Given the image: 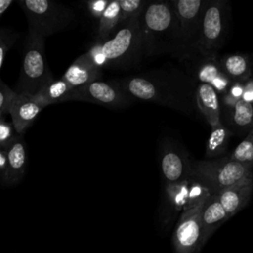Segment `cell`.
I'll use <instances>...</instances> for the list:
<instances>
[{
    "mask_svg": "<svg viewBox=\"0 0 253 253\" xmlns=\"http://www.w3.org/2000/svg\"><path fill=\"white\" fill-rule=\"evenodd\" d=\"M135 101L170 108L189 117H200L196 103L197 82L183 69L165 65L115 79Z\"/></svg>",
    "mask_w": 253,
    "mask_h": 253,
    "instance_id": "obj_1",
    "label": "cell"
},
{
    "mask_svg": "<svg viewBox=\"0 0 253 253\" xmlns=\"http://www.w3.org/2000/svg\"><path fill=\"white\" fill-rule=\"evenodd\" d=\"M144 57L170 54L178 60L183 50L170 1H147L139 17Z\"/></svg>",
    "mask_w": 253,
    "mask_h": 253,
    "instance_id": "obj_2",
    "label": "cell"
},
{
    "mask_svg": "<svg viewBox=\"0 0 253 253\" xmlns=\"http://www.w3.org/2000/svg\"><path fill=\"white\" fill-rule=\"evenodd\" d=\"M106 61V68H132L144 57L139 18L118 28L104 42H95Z\"/></svg>",
    "mask_w": 253,
    "mask_h": 253,
    "instance_id": "obj_3",
    "label": "cell"
},
{
    "mask_svg": "<svg viewBox=\"0 0 253 253\" xmlns=\"http://www.w3.org/2000/svg\"><path fill=\"white\" fill-rule=\"evenodd\" d=\"M44 40V37L28 31L22 69L14 89L15 93L35 95L43 85L53 79L45 56Z\"/></svg>",
    "mask_w": 253,
    "mask_h": 253,
    "instance_id": "obj_4",
    "label": "cell"
},
{
    "mask_svg": "<svg viewBox=\"0 0 253 253\" xmlns=\"http://www.w3.org/2000/svg\"><path fill=\"white\" fill-rule=\"evenodd\" d=\"M26 15L28 31L44 38L66 29L75 20L69 7L50 0H23L18 2Z\"/></svg>",
    "mask_w": 253,
    "mask_h": 253,
    "instance_id": "obj_5",
    "label": "cell"
},
{
    "mask_svg": "<svg viewBox=\"0 0 253 253\" xmlns=\"http://www.w3.org/2000/svg\"><path fill=\"white\" fill-rule=\"evenodd\" d=\"M230 10V3L227 0H210L193 52L205 56L218 55L228 34Z\"/></svg>",
    "mask_w": 253,
    "mask_h": 253,
    "instance_id": "obj_6",
    "label": "cell"
},
{
    "mask_svg": "<svg viewBox=\"0 0 253 253\" xmlns=\"http://www.w3.org/2000/svg\"><path fill=\"white\" fill-rule=\"evenodd\" d=\"M251 170L252 167L232 160L229 154L215 159L192 161V176L212 194L235 184Z\"/></svg>",
    "mask_w": 253,
    "mask_h": 253,
    "instance_id": "obj_7",
    "label": "cell"
},
{
    "mask_svg": "<svg viewBox=\"0 0 253 253\" xmlns=\"http://www.w3.org/2000/svg\"><path fill=\"white\" fill-rule=\"evenodd\" d=\"M170 2L175 13L183 50L179 59L181 60L194 51L200 36L203 16L210 0H170Z\"/></svg>",
    "mask_w": 253,
    "mask_h": 253,
    "instance_id": "obj_8",
    "label": "cell"
},
{
    "mask_svg": "<svg viewBox=\"0 0 253 253\" xmlns=\"http://www.w3.org/2000/svg\"><path fill=\"white\" fill-rule=\"evenodd\" d=\"M219 55H201L191 52L179 62L183 70L197 83L212 86L219 96L223 95L232 81L222 72L219 65Z\"/></svg>",
    "mask_w": 253,
    "mask_h": 253,
    "instance_id": "obj_9",
    "label": "cell"
},
{
    "mask_svg": "<svg viewBox=\"0 0 253 253\" xmlns=\"http://www.w3.org/2000/svg\"><path fill=\"white\" fill-rule=\"evenodd\" d=\"M75 101L97 104L113 110H124L131 106L135 99L114 79L96 80L75 89Z\"/></svg>",
    "mask_w": 253,
    "mask_h": 253,
    "instance_id": "obj_10",
    "label": "cell"
},
{
    "mask_svg": "<svg viewBox=\"0 0 253 253\" xmlns=\"http://www.w3.org/2000/svg\"><path fill=\"white\" fill-rule=\"evenodd\" d=\"M192 161L187 149L171 138L160 143L159 166L162 184L180 183L192 177Z\"/></svg>",
    "mask_w": 253,
    "mask_h": 253,
    "instance_id": "obj_11",
    "label": "cell"
},
{
    "mask_svg": "<svg viewBox=\"0 0 253 253\" xmlns=\"http://www.w3.org/2000/svg\"><path fill=\"white\" fill-rule=\"evenodd\" d=\"M202 207L184 211L180 214L172 235L175 253H198L206 244L201 223Z\"/></svg>",
    "mask_w": 253,
    "mask_h": 253,
    "instance_id": "obj_12",
    "label": "cell"
},
{
    "mask_svg": "<svg viewBox=\"0 0 253 253\" xmlns=\"http://www.w3.org/2000/svg\"><path fill=\"white\" fill-rule=\"evenodd\" d=\"M193 177L173 184H162L159 221L161 226L168 227L175 218L185 211L189 202Z\"/></svg>",
    "mask_w": 253,
    "mask_h": 253,
    "instance_id": "obj_13",
    "label": "cell"
},
{
    "mask_svg": "<svg viewBox=\"0 0 253 253\" xmlns=\"http://www.w3.org/2000/svg\"><path fill=\"white\" fill-rule=\"evenodd\" d=\"M45 107L34 95L15 93L9 107V114L16 133L23 134Z\"/></svg>",
    "mask_w": 253,
    "mask_h": 253,
    "instance_id": "obj_14",
    "label": "cell"
},
{
    "mask_svg": "<svg viewBox=\"0 0 253 253\" xmlns=\"http://www.w3.org/2000/svg\"><path fill=\"white\" fill-rule=\"evenodd\" d=\"M253 194V170L249 171L235 184L221 190L216 195L228 218L243 210Z\"/></svg>",
    "mask_w": 253,
    "mask_h": 253,
    "instance_id": "obj_15",
    "label": "cell"
},
{
    "mask_svg": "<svg viewBox=\"0 0 253 253\" xmlns=\"http://www.w3.org/2000/svg\"><path fill=\"white\" fill-rule=\"evenodd\" d=\"M6 151L7 170L2 183L7 186H14L22 181L27 167V146L23 134L17 133Z\"/></svg>",
    "mask_w": 253,
    "mask_h": 253,
    "instance_id": "obj_16",
    "label": "cell"
},
{
    "mask_svg": "<svg viewBox=\"0 0 253 253\" xmlns=\"http://www.w3.org/2000/svg\"><path fill=\"white\" fill-rule=\"evenodd\" d=\"M221 122L234 135L244 137L253 129V103L240 100L230 108H221Z\"/></svg>",
    "mask_w": 253,
    "mask_h": 253,
    "instance_id": "obj_17",
    "label": "cell"
},
{
    "mask_svg": "<svg viewBox=\"0 0 253 253\" xmlns=\"http://www.w3.org/2000/svg\"><path fill=\"white\" fill-rule=\"evenodd\" d=\"M196 103L200 115L211 126L221 123V103L216 90L204 83H198L196 89Z\"/></svg>",
    "mask_w": 253,
    "mask_h": 253,
    "instance_id": "obj_18",
    "label": "cell"
},
{
    "mask_svg": "<svg viewBox=\"0 0 253 253\" xmlns=\"http://www.w3.org/2000/svg\"><path fill=\"white\" fill-rule=\"evenodd\" d=\"M102 74V69L95 66L87 55L83 53L69 65L61 76V79L74 89H77L96 80H100Z\"/></svg>",
    "mask_w": 253,
    "mask_h": 253,
    "instance_id": "obj_19",
    "label": "cell"
},
{
    "mask_svg": "<svg viewBox=\"0 0 253 253\" xmlns=\"http://www.w3.org/2000/svg\"><path fill=\"white\" fill-rule=\"evenodd\" d=\"M228 218L225 210L223 209L216 194L211 195L202 207L201 223L204 233L205 243L221 226Z\"/></svg>",
    "mask_w": 253,
    "mask_h": 253,
    "instance_id": "obj_20",
    "label": "cell"
},
{
    "mask_svg": "<svg viewBox=\"0 0 253 253\" xmlns=\"http://www.w3.org/2000/svg\"><path fill=\"white\" fill-rule=\"evenodd\" d=\"M222 72L232 82H243L253 75V63L248 54L235 52L219 55Z\"/></svg>",
    "mask_w": 253,
    "mask_h": 253,
    "instance_id": "obj_21",
    "label": "cell"
},
{
    "mask_svg": "<svg viewBox=\"0 0 253 253\" xmlns=\"http://www.w3.org/2000/svg\"><path fill=\"white\" fill-rule=\"evenodd\" d=\"M34 96H36L45 106L75 101V89L63 79H52L43 85Z\"/></svg>",
    "mask_w": 253,
    "mask_h": 253,
    "instance_id": "obj_22",
    "label": "cell"
},
{
    "mask_svg": "<svg viewBox=\"0 0 253 253\" xmlns=\"http://www.w3.org/2000/svg\"><path fill=\"white\" fill-rule=\"evenodd\" d=\"M232 135H234L232 131L222 122L211 127V132L205 145L206 159H215L224 156Z\"/></svg>",
    "mask_w": 253,
    "mask_h": 253,
    "instance_id": "obj_23",
    "label": "cell"
},
{
    "mask_svg": "<svg viewBox=\"0 0 253 253\" xmlns=\"http://www.w3.org/2000/svg\"><path fill=\"white\" fill-rule=\"evenodd\" d=\"M120 2L119 0L110 1L106 11L98 20L96 30V42H104L112 37L118 30L120 23Z\"/></svg>",
    "mask_w": 253,
    "mask_h": 253,
    "instance_id": "obj_24",
    "label": "cell"
},
{
    "mask_svg": "<svg viewBox=\"0 0 253 253\" xmlns=\"http://www.w3.org/2000/svg\"><path fill=\"white\" fill-rule=\"evenodd\" d=\"M229 156L232 160L253 168V129L243 137Z\"/></svg>",
    "mask_w": 253,
    "mask_h": 253,
    "instance_id": "obj_25",
    "label": "cell"
},
{
    "mask_svg": "<svg viewBox=\"0 0 253 253\" xmlns=\"http://www.w3.org/2000/svg\"><path fill=\"white\" fill-rule=\"evenodd\" d=\"M119 2L121 8L119 27L138 19L147 3L145 0H119Z\"/></svg>",
    "mask_w": 253,
    "mask_h": 253,
    "instance_id": "obj_26",
    "label": "cell"
},
{
    "mask_svg": "<svg viewBox=\"0 0 253 253\" xmlns=\"http://www.w3.org/2000/svg\"><path fill=\"white\" fill-rule=\"evenodd\" d=\"M16 134L12 123L6 121L4 117L0 118V147L7 148L15 138Z\"/></svg>",
    "mask_w": 253,
    "mask_h": 253,
    "instance_id": "obj_27",
    "label": "cell"
},
{
    "mask_svg": "<svg viewBox=\"0 0 253 253\" xmlns=\"http://www.w3.org/2000/svg\"><path fill=\"white\" fill-rule=\"evenodd\" d=\"M14 95V89L10 88L0 78V118L4 117L5 114L9 113V107Z\"/></svg>",
    "mask_w": 253,
    "mask_h": 253,
    "instance_id": "obj_28",
    "label": "cell"
},
{
    "mask_svg": "<svg viewBox=\"0 0 253 253\" xmlns=\"http://www.w3.org/2000/svg\"><path fill=\"white\" fill-rule=\"evenodd\" d=\"M15 42V37L11 31L0 29V70L3 66L6 54Z\"/></svg>",
    "mask_w": 253,
    "mask_h": 253,
    "instance_id": "obj_29",
    "label": "cell"
},
{
    "mask_svg": "<svg viewBox=\"0 0 253 253\" xmlns=\"http://www.w3.org/2000/svg\"><path fill=\"white\" fill-rule=\"evenodd\" d=\"M110 1L109 0H95V1H88L86 2L88 13L94 19L99 20L104 12L106 11Z\"/></svg>",
    "mask_w": 253,
    "mask_h": 253,
    "instance_id": "obj_30",
    "label": "cell"
},
{
    "mask_svg": "<svg viewBox=\"0 0 253 253\" xmlns=\"http://www.w3.org/2000/svg\"><path fill=\"white\" fill-rule=\"evenodd\" d=\"M243 86H244V92H243L242 100L253 103V75L246 81H243Z\"/></svg>",
    "mask_w": 253,
    "mask_h": 253,
    "instance_id": "obj_31",
    "label": "cell"
},
{
    "mask_svg": "<svg viewBox=\"0 0 253 253\" xmlns=\"http://www.w3.org/2000/svg\"><path fill=\"white\" fill-rule=\"evenodd\" d=\"M7 170V151L6 148L0 147V181L1 183L4 180Z\"/></svg>",
    "mask_w": 253,
    "mask_h": 253,
    "instance_id": "obj_32",
    "label": "cell"
},
{
    "mask_svg": "<svg viewBox=\"0 0 253 253\" xmlns=\"http://www.w3.org/2000/svg\"><path fill=\"white\" fill-rule=\"evenodd\" d=\"M12 2H13L12 0H0V18L4 15V13L10 7Z\"/></svg>",
    "mask_w": 253,
    "mask_h": 253,
    "instance_id": "obj_33",
    "label": "cell"
}]
</instances>
